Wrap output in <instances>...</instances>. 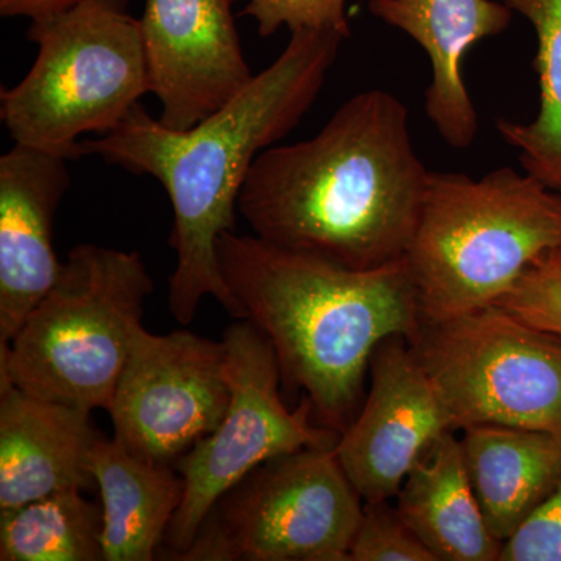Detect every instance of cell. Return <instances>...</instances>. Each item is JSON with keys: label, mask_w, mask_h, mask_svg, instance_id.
<instances>
[{"label": "cell", "mask_w": 561, "mask_h": 561, "mask_svg": "<svg viewBox=\"0 0 561 561\" xmlns=\"http://www.w3.org/2000/svg\"><path fill=\"white\" fill-rule=\"evenodd\" d=\"M345 36L290 33L283 54L236 98L187 130H173L138 103L105 136L83 140L84 154L160 181L172 203L169 243L176 265L169 279V309L180 324L213 297L230 316L241 309L221 275L217 242L236 230L239 195L261 151L276 146L319 98Z\"/></svg>", "instance_id": "cell-1"}, {"label": "cell", "mask_w": 561, "mask_h": 561, "mask_svg": "<svg viewBox=\"0 0 561 561\" xmlns=\"http://www.w3.org/2000/svg\"><path fill=\"white\" fill-rule=\"evenodd\" d=\"M430 176L408 106L368 90L313 138L261 151L238 210L261 241L371 271L404 260Z\"/></svg>", "instance_id": "cell-2"}, {"label": "cell", "mask_w": 561, "mask_h": 561, "mask_svg": "<svg viewBox=\"0 0 561 561\" xmlns=\"http://www.w3.org/2000/svg\"><path fill=\"white\" fill-rule=\"evenodd\" d=\"M217 256L241 320L275 350L283 382L305 391L328 430L345 432L359 412L379 343L411 339L419 328L404 260L356 271L234 231L220 236Z\"/></svg>", "instance_id": "cell-3"}, {"label": "cell", "mask_w": 561, "mask_h": 561, "mask_svg": "<svg viewBox=\"0 0 561 561\" xmlns=\"http://www.w3.org/2000/svg\"><path fill=\"white\" fill-rule=\"evenodd\" d=\"M561 247V194L501 168L481 179L431 172L404 262L421 316L494 305Z\"/></svg>", "instance_id": "cell-4"}, {"label": "cell", "mask_w": 561, "mask_h": 561, "mask_svg": "<svg viewBox=\"0 0 561 561\" xmlns=\"http://www.w3.org/2000/svg\"><path fill=\"white\" fill-rule=\"evenodd\" d=\"M151 291L138 251L80 243L13 341L0 346V382L108 411Z\"/></svg>", "instance_id": "cell-5"}, {"label": "cell", "mask_w": 561, "mask_h": 561, "mask_svg": "<svg viewBox=\"0 0 561 561\" xmlns=\"http://www.w3.org/2000/svg\"><path fill=\"white\" fill-rule=\"evenodd\" d=\"M38 55L27 76L0 92V119L14 142L69 161L80 138L113 131L151 92L138 18L128 0H81L31 21Z\"/></svg>", "instance_id": "cell-6"}, {"label": "cell", "mask_w": 561, "mask_h": 561, "mask_svg": "<svg viewBox=\"0 0 561 561\" xmlns=\"http://www.w3.org/2000/svg\"><path fill=\"white\" fill-rule=\"evenodd\" d=\"M413 353L457 431L511 426L561 434V339L497 305L421 316Z\"/></svg>", "instance_id": "cell-7"}, {"label": "cell", "mask_w": 561, "mask_h": 561, "mask_svg": "<svg viewBox=\"0 0 561 561\" xmlns=\"http://www.w3.org/2000/svg\"><path fill=\"white\" fill-rule=\"evenodd\" d=\"M334 446L265 461L217 501L176 560L348 561L364 505Z\"/></svg>", "instance_id": "cell-8"}, {"label": "cell", "mask_w": 561, "mask_h": 561, "mask_svg": "<svg viewBox=\"0 0 561 561\" xmlns=\"http://www.w3.org/2000/svg\"><path fill=\"white\" fill-rule=\"evenodd\" d=\"M221 342L231 400L219 426L176 460L183 501L164 540L173 560L190 548L217 501L265 461L334 446L341 437L313 423L308 398L295 411L284 404L275 350L249 320L231 324Z\"/></svg>", "instance_id": "cell-9"}, {"label": "cell", "mask_w": 561, "mask_h": 561, "mask_svg": "<svg viewBox=\"0 0 561 561\" xmlns=\"http://www.w3.org/2000/svg\"><path fill=\"white\" fill-rule=\"evenodd\" d=\"M231 400L224 342L140 324L108 409L114 438L158 463H176L219 426Z\"/></svg>", "instance_id": "cell-10"}, {"label": "cell", "mask_w": 561, "mask_h": 561, "mask_svg": "<svg viewBox=\"0 0 561 561\" xmlns=\"http://www.w3.org/2000/svg\"><path fill=\"white\" fill-rule=\"evenodd\" d=\"M368 375L370 391L334 451L362 501H390L435 443L457 430L408 339L379 343Z\"/></svg>", "instance_id": "cell-11"}, {"label": "cell", "mask_w": 561, "mask_h": 561, "mask_svg": "<svg viewBox=\"0 0 561 561\" xmlns=\"http://www.w3.org/2000/svg\"><path fill=\"white\" fill-rule=\"evenodd\" d=\"M234 0H146L139 18L160 122L187 130L253 80L232 14Z\"/></svg>", "instance_id": "cell-12"}, {"label": "cell", "mask_w": 561, "mask_h": 561, "mask_svg": "<svg viewBox=\"0 0 561 561\" xmlns=\"http://www.w3.org/2000/svg\"><path fill=\"white\" fill-rule=\"evenodd\" d=\"M69 160L14 144L0 157V346H7L62 271L54 225Z\"/></svg>", "instance_id": "cell-13"}, {"label": "cell", "mask_w": 561, "mask_h": 561, "mask_svg": "<svg viewBox=\"0 0 561 561\" xmlns=\"http://www.w3.org/2000/svg\"><path fill=\"white\" fill-rule=\"evenodd\" d=\"M90 416L0 382V511L95 483L90 461L102 437Z\"/></svg>", "instance_id": "cell-14"}, {"label": "cell", "mask_w": 561, "mask_h": 561, "mask_svg": "<svg viewBox=\"0 0 561 561\" xmlns=\"http://www.w3.org/2000/svg\"><path fill=\"white\" fill-rule=\"evenodd\" d=\"M373 16L411 36L431 61L426 114L454 149H467L478 133V113L461 61L476 43L507 31L513 11L500 0H370Z\"/></svg>", "instance_id": "cell-15"}, {"label": "cell", "mask_w": 561, "mask_h": 561, "mask_svg": "<svg viewBox=\"0 0 561 561\" xmlns=\"http://www.w3.org/2000/svg\"><path fill=\"white\" fill-rule=\"evenodd\" d=\"M460 445L486 526L504 545L559 485L561 434L471 426Z\"/></svg>", "instance_id": "cell-16"}, {"label": "cell", "mask_w": 561, "mask_h": 561, "mask_svg": "<svg viewBox=\"0 0 561 561\" xmlns=\"http://www.w3.org/2000/svg\"><path fill=\"white\" fill-rule=\"evenodd\" d=\"M90 471L101 491L103 561L157 559L183 501L180 472L144 459L116 438L98 442Z\"/></svg>", "instance_id": "cell-17"}, {"label": "cell", "mask_w": 561, "mask_h": 561, "mask_svg": "<svg viewBox=\"0 0 561 561\" xmlns=\"http://www.w3.org/2000/svg\"><path fill=\"white\" fill-rule=\"evenodd\" d=\"M397 497L401 518L437 561H500L502 542L486 526L454 432L412 468Z\"/></svg>", "instance_id": "cell-18"}, {"label": "cell", "mask_w": 561, "mask_h": 561, "mask_svg": "<svg viewBox=\"0 0 561 561\" xmlns=\"http://www.w3.org/2000/svg\"><path fill=\"white\" fill-rule=\"evenodd\" d=\"M102 505L58 491L0 511L2 561H103Z\"/></svg>", "instance_id": "cell-19"}, {"label": "cell", "mask_w": 561, "mask_h": 561, "mask_svg": "<svg viewBox=\"0 0 561 561\" xmlns=\"http://www.w3.org/2000/svg\"><path fill=\"white\" fill-rule=\"evenodd\" d=\"M534 25L535 69L540 110L529 124L497 122V130L519 151L524 172L561 194V0H502Z\"/></svg>", "instance_id": "cell-20"}, {"label": "cell", "mask_w": 561, "mask_h": 561, "mask_svg": "<svg viewBox=\"0 0 561 561\" xmlns=\"http://www.w3.org/2000/svg\"><path fill=\"white\" fill-rule=\"evenodd\" d=\"M348 561H437L390 501L365 502Z\"/></svg>", "instance_id": "cell-21"}, {"label": "cell", "mask_w": 561, "mask_h": 561, "mask_svg": "<svg viewBox=\"0 0 561 561\" xmlns=\"http://www.w3.org/2000/svg\"><path fill=\"white\" fill-rule=\"evenodd\" d=\"M241 16L256 22L262 38L287 27L290 33L302 31L341 33L351 36L346 0H245Z\"/></svg>", "instance_id": "cell-22"}, {"label": "cell", "mask_w": 561, "mask_h": 561, "mask_svg": "<svg viewBox=\"0 0 561 561\" xmlns=\"http://www.w3.org/2000/svg\"><path fill=\"white\" fill-rule=\"evenodd\" d=\"M494 305L561 339V271L542 260Z\"/></svg>", "instance_id": "cell-23"}, {"label": "cell", "mask_w": 561, "mask_h": 561, "mask_svg": "<svg viewBox=\"0 0 561 561\" xmlns=\"http://www.w3.org/2000/svg\"><path fill=\"white\" fill-rule=\"evenodd\" d=\"M500 561H561V479L551 496L502 545Z\"/></svg>", "instance_id": "cell-24"}, {"label": "cell", "mask_w": 561, "mask_h": 561, "mask_svg": "<svg viewBox=\"0 0 561 561\" xmlns=\"http://www.w3.org/2000/svg\"><path fill=\"white\" fill-rule=\"evenodd\" d=\"M81 0H0L3 18H28L31 21L54 16L72 9Z\"/></svg>", "instance_id": "cell-25"}, {"label": "cell", "mask_w": 561, "mask_h": 561, "mask_svg": "<svg viewBox=\"0 0 561 561\" xmlns=\"http://www.w3.org/2000/svg\"><path fill=\"white\" fill-rule=\"evenodd\" d=\"M546 261H548L549 264H552L553 267H557L559 271H561V247L559 250L553 251L552 254H549V256L546 257Z\"/></svg>", "instance_id": "cell-26"}]
</instances>
